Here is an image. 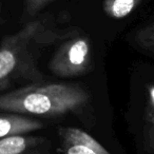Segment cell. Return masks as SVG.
I'll return each mask as SVG.
<instances>
[{
  "label": "cell",
  "mask_w": 154,
  "mask_h": 154,
  "mask_svg": "<svg viewBox=\"0 0 154 154\" xmlns=\"http://www.w3.org/2000/svg\"><path fill=\"white\" fill-rule=\"evenodd\" d=\"M134 39L138 47L154 54V22L139 29Z\"/></svg>",
  "instance_id": "8"
},
{
  "label": "cell",
  "mask_w": 154,
  "mask_h": 154,
  "mask_svg": "<svg viewBox=\"0 0 154 154\" xmlns=\"http://www.w3.org/2000/svg\"><path fill=\"white\" fill-rule=\"evenodd\" d=\"M91 66V43L88 37L78 36L68 40L58 49L49 63L54 75L72 78L84 75Z\"/></svg>",
  "instance_id": "3"
},
{
  "label": "cell",
  "mask_w": 154,
  "mask_h": 154,
  "mask_svg": "<svg viewBox=\"0 0 154 154\" xmlns=\"http://www.w3.org/2000/svg\"><path fill=\"white\" fill-rule=\"evenodd\" d=\"M145 143L147 149L154 154V110H148L146 114Z\"/></svg>",
  "instance_id": "9"
},
{
  "label": "cell",
  "mask_w": 154,
  "mask_h": 154,
  "mask_svg": "<svg viewBox=\"0 0 154 154\" xmlns=\"http://www.w3.org/2000/svg\"><path fill=\"white\" fill-rule=\"evenodd\" d=\"M45 139L28 134H18L0 138V154H45L35 151L43 146Z\"/></svg>",
  "instance_id": "6"
},
{
  "label": "cell",
  "mask_w": 154,
  "mask_h": 154,
  "mask_svg": "<svg viewBox=\"0 0 154 154\" xmlns=\"http://www.w3.org/2000/svg\"><path fill=\"white\" fill-rule=\"evenodd\" d=\"M53 35L40 20H33L5 37L0 45V91L15 84L43 82L36 66V53Z\"/></svg>",
  "instance_id": "2"
},
{
  "label": "cell",
  "mask_w": 154,
  "mask_h": 154,
  "mask_svg": "<svg viewBox=\"0 0 154 154\" xmlns=\"http://www.w3.org/2000/svg\"><path fill=\"white\" fill-rule=\"evenodd\" d=\"M53 0H24V12L26 15L34 16Z\"/></svg>",
  "instance_id": "10"
},
{
  "label": "cell",
  "mask_w": 154,
  "mask_h": 154,
  "mask_svg": "<svg viewBox=\"0 0 154 154\" xmlns=\"http://www.w3.org/2000/svg\"><path fill=\"white\" fill-rule=\"evenodd\" d=\"M63 154H111L93 136L74 127L58 129Z\"/></svg>",
  "instance_id": "4"
},
{
  "label": "cell",
  "mask_w": 154,
  "mask_h": 154,
  "mask_svg": "<svg viewBox=\"0 0 154 154\" xmlns=\"http://www.w3.org/2000/svg\"><path fill=\"white\" fill-rule=\"evenodd\" d=\"M42 124L29 116L15 113H0V138L12 135L28 134L40 130Z\"/></svg>",
  "instance_id": "5"
},
{
  "label": "cell",
  "mask_w": 154,
  "mask_h": 154,
  "mask_svg": "<svg viewBox=\"0 0 154 154\" xmlns=\"http://www.w3.org/2000/svg\"><path fill=\"white\" fill-rule=\"evenodd\" d=\"M89 98L78 85L37 82L0 95V112L57 116L77 111Z\"/></svg>",
  "instance_id": "1"
},
{
  "label": "cell",
  "mask_w": 154,
  "mask_h": 154,
  "mask_svg": "<svg viewBox=\"0 0 154 154\" xmlns=\"http://www.w3.org/2000/svg\"><path fill=\"white\" fill-rule=\"evenodd\" d=\"M143 0H105L103 11L113 19H122L130 15Z\"/></svg>",
  "instance_id": "7"
},
{
  "label": "cell",
  "mask_w": 154,
  "mask_h": 154,
  "mask_svg": "<svg viewBox=\"0 0 154 154\" xmlns=\"http://www.w3.org/2000/svg\"><path fill=\"white\" fill-rule=\"evenodd\" d=\"M0 14H1V5H0Z\"/></svg>",
  "instance_id": "11"
}]
</instances>
